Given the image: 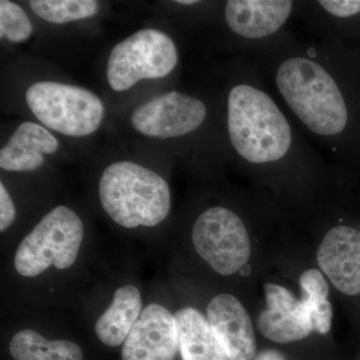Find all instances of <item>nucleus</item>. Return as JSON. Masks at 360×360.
Masks as SVG:
<instances>
[{
    "label": "nucleus",
    "mask_w": 360,
    "mask_h": 360,
    "mask_svg": "<svg viewBox=\"0 0 360 360\" xmlns=\"http://www.w3.org/2000/svg\"><path fill=\"white\" fill-rule=\"evenodd\" d=\"M265 309L257 317V328L266 340L286 345L309 338L314 333L307 310L288 288L265 283Z\"/></svg>",
    "instance_id": "11"
},
{
    "label": "nucleus",
    "mask_w": 360,
    "mask_h": 360,
    "mask_svg": "<svg viewBox=\"0 0 360 360\" xmlns=\"http://www.w3.org/2000/svg\"><path fill=\"white\" fill-rule=\"evenodd\" d=\"M206 317L229 360L255 359L257 345L252 321L236 296L221 293L213 297Z\"/></svg>",
    "instance_id": "12"
},
{
    "label": "nucleus",
    "mask_w": 360,
    "mask_h": 360,
    "mask_svg": "<svg viewBox=\"0 0 360 360\" xmlns=\"http://www.w3.org/2000/svg\"><path fill=\"white\" fill-rule=\"evenodd\" d=\"M227 129L234 150L253 165L283 160L292 144V131L283 111L266 92L248 84L229 91Z\"/></svg>",
    "instance_id": "1"
},
{
    "label": "nucleus",
    "mask_w": 360,
    "mask_h": 360,
    "mask_svg": "<svg viewBox=\"0 0 360 360\" xmlns=\"http://www.w3.org/2000/svg\"><path fill=\"white\" fill-rule=\"evenodd\" d=\"M9 352L14 360H84L82 348L70 340H49L32 329L13 336Z\"/></svg>",
    "instance_id": "17"
},
{
    "label": "nucleus",
    "mask_w": 360,
    "mask_h": 360,
    "mask_svg": "<svg viewBox=\"0 0 360 360\" xmlns=\"http://www.w3.org/2000/svg\"><path fill=\"white\" fill-rule=\"evenodd\" d=\"M207 115L202 101L179 91L161 94L141 104L130 122L139 134L158 139H174L200 129Z\"/></svg>",
    "instance_id": "8"
},
{
    "label": "nucleus",
    "mask_w": 360,
    "mask_h": 360,
    "mask_svg": "<svg viewBox=\"0 0 360 360\" xmlns=\"http://www.w3.org/2000/svg\"><path fill=\"white\" fill-rule=\"evenodd\" d=\"M98 191L103 210L125 229L155 226L167 219L172 207L167 180L132 161L108 165Z\"/></svg>",
    "instance_id": "3"
},
{
    "label": "nucleus",
    "mask_w": 360,
    "mask_h": 360,
    "mask_svg": "<svg viewBox=\"0 0 360 360\" xmlns=\"http://www.w3.org/2000/svg\"><path fill=\"white\" fill-rule=\"evenodd\" d=\"M58 149V139L44 127L23 122L0 150V167L6 172H33L44 165L45 155H53Z\"/></svg>",
    "instance_id": "14"
},
{
    "label": "nucleus",
    "mask_w": 360,
    "mask_h": 360,
    "mask_svg": "<svg viewBox=\"0 0 360 360\" xmlns=\"http://www.w3.org/2000/svg\"><path fill=\"white\" fill-rule=\"evenodd\" d=\"M177 63L179 51L174 40L160 30L146 28L113 47L106 77L115 91H127L141 80L167 77Z\"/></svg>",
    "instance_id": "6"
},
{
    "label": "nucleus",
    "mask_w": 360,
    "mask_h": 360,
    "mask_svg": "<svg viewBox=\"0 0 360 360\" xmlns=\"http://www.w3.org/2000/svg\"><path fill=\"white\" fill-rule=\"evenodd\" d=\"M33 25L25 9L9 0L0 1V39L20 44L32 37Z\"/></svg>",
    "instance_id": "20"
},
{
    "label": "nucleus",
    "mask_w": 360,
    "mask_h": 360,
    "mask_svg": "<svg viewBox=\"0 0 360 360\" xmlns=\"http://www.w3.org/2000/svg\"><path fill=\"white\" fill-rule=\"evenodd\" d=\"M84 234V224L77 213L68 206H56L22 239L14 266L25 277L39 276L51 265L70 269L77 262Z\"/></svg>",
    "instance_id": "4"
},
{
    "label": "nucleus",
    "mask_w": 360,
    "mask_h": 360,
    "mask_svg": "<svg viewBox=\"0 0 360 360\" xmlns=\"http://www.w3.org/2000/svg\"><path fill=\"white\" fill-rule=\"evenodd\" d=\"M292 9L290 0H231L225 6V20L239 37L264 39L285 25Z\"/></svg>",
    "instance_id": "13"
},
{
    "label": "nucleus",
    "mask_w": 360,
    "mask_h": 360,
    "mask_svg": "<svg viewBox=\"0 0 360 360\" xmlns=\"http://www.w3.org/2000/svg\"><path fill=\"white\" fill-rule=\"evenodd\" d=\"M179 349L174 315L158 303L142 309L127 340L122 360H174Z\"/></svg>",
    "instance_id": "10"
},
{
    "label": "nucleus",
    "mask_w": 360,
    "mask_h": 360,
    "mask_svg": "<svg viewBox=\"0 0 360 360\" xmlns=\"http://www.w3.org/2000/svg\"><path fill=\"white\" fill-rule=\"evenodd\" d=\"M175 2L181 4V6H193V4H198V1H196V0H179V1Z\"/></svg>",
    "instance_id": "24"
},
{
    "label": "nucleus",
    "mask_w": 360,
    "mask_h": 360,
    "mask_svg": "<svg viewBox=\"0 0 360 360\" xmlns=\"http://www.w3.org/2000/svg\"><path fill=\"white\" fill-rule=\"evenodd\" d=\"M319 4L336 18H350L360 13V0H321Z\"/></svg>",
    "instance_id": "21"
},
{
    "label": "nucleus",
    "mask_w": 360,
    "mask_h": 360,
    "mask_svg": "<svg viewBox=\"0 0 360 360\" xmlns=\"http://www.w3.org/2000/svg\"><path fill=\"white\" fill-rule=\"evenodd\" d=\"M317 264L343 295H360V231L348 225L329 229L317 248Z\"/></svg>",
    "instance_id": "9"
},
{
    "label": "nucleus",
    "mask_w": 360,
    "mask_h": 360,
    "mask_svg": "<svg viewBox=\"0 0 360 360\" xmlns=\"http://www.w3.org/2000/svg\"><path fill=\"white\" fill-rule=\"evenodd\" d=\"M300 300L307 310L314 333L326 335L333 326V309L329 302V286L321 270L309 269L300 276Z\"/></svg>",
    "instance_id": "18"
},
{
    "label": "nucleus",
    "mask_w": 360,
    "mask_h": 360,
    "mask_svg": "<svg viewBox=\"0 0 360 360\" xmlns=\"http://www.w3.org/2000/svg\"><path fill=\"white\" fill-rule=\"evenodd\" d=\"M191 238L196 253L222 276L245 269L252 253L245 222L224 206H212L201 213L194 222Z\"/></svg>",
    "instance_id": "7"
},
{
    "label": "nucleus",
    "mask_w": 360,
    "mask_h": 360,
    "mask_svg": "<svg viewBox=\"0 0 360 360\" xmlns=\"http://www.w3.org/2000/svg\"><path fill=\"white\" fill-rule=\"evenodd\" d=\"M141 311L139 290L134 285L122 286L115 291L110 307L97 319L94 328L97 338L110 347L124 343Z\"/></svg>",
    "instance_id": "16"
},
{
    "label": "nucleus",
    "mask_w": 360,
    "mask_h": 360,
    "mask_svg": "<svg viewBox=\"0 0 360 360\" xmlns=\"http://www.w3.org/2000/svg\"><path fill=\"white\" fill-rule=\"evenodd\" d=\"M253 360H285L284 355L276 349H265L257 354Z\"/></svg>",
    "instance_id": "23"
},
{
    "label": "nucleus",
    "mask_w": 360,
    "mask_h": 360,
    "mask_svg": "<svg viewBox=\"0 0 360 360\" xmlns=\"http://www.w3.org/2000/svg\"><path fill=\"white\" fill-rule=\"evenodd\" d=\"M15 219V207L4 184H0V231H6Z\"/></svg>",
    "instance_id": "22"
},
{
    "label": "nucleus",
    "mask_w": 360,
    "mask_h": 360,
    "mask_svg": "<svg viewBox=\"0 0 360 360\" xmlns=\"http://www.w3.org/2000/svg\"><path fill=\"white\" fill-rule=\"evenodd\" d=\"M276 82L291 111L315 134L335 136L347 127L345 97L321 63L305 56L285 59L277 68Z\"/></svg>",
    "instance_id": "2"
},
{
    "label": "nucleus",
    "mask_w": 360,
    "mask_h": 360,
    "mask_svg": "<svg viewBox=\"0 0 360 360\" xmlns=\"http://www.w3.org/2000/svg\"><path fill=\"white\" fill-rule=\"evenodd\" d=\"M26 103L44 127L58 134L84 137L94 134L103 122L104 105L94 92L56 82L33 84Z\"/></svg>",
    "instance_id": "5"
},
{
    "label": "nucleus",
    "mask_w": 360,
    "mask_h": 360,
    "mask_svg": "<svg viewBox=\"0 0 360 360\" xmlns=\"http://www.w3.org/2000/svg\"><path fill=\"white\" fill-rule=\"evenodd\" d=\"M30 7L46 22L65 25L96 15L99 4L96 0H32Z\"/></svg>",
    "instance_id": "19"
},
{
    "label": "nucleus",
    "mask_w": 360,
    "mask_h": 360,
    "mask_svg": "<svg viewBox=\"0 0 360 360\" xmlns=\"http://www.w3.org/2000/svg\"><path fill=\"white\" fill-rule=\"evenodd\" d=\"M174 319L182 360H229L207 317L200 310L184 307L175 312Z\"/></svg>",
    "instance_id": "15"
}]
</instances>
